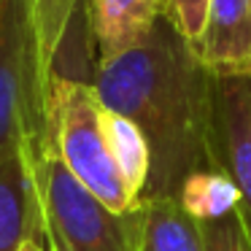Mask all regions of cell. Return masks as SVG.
Listing matches in <instances>:
<instances>
[{
  "mask_svg": "<svg viewBox=\"0 0 251 251\" xmlns=\"http://www.w3.org/2000/svg\"><path fill=\"white\" fill-rule=\"evenodd\" d=\"M92 87L146 138L151 168L141 202L176 197L192 173L211 168V71L165 14L138 46L98 62Z\"/></svg>",
  "mask_w": 251,
  "mask_h": 251,
  "instance_id": "cell-1",
  "label": "cell"
},
{
  "mask_svg": "<svg viewBox=\"0 0 251 251\" xmlns=\"http://www.w3.org/2000/svg\"><path fill=\"white\" fill-rule=\"evenodd\" d=\"M27 151V149H25ZM44 211L49 251H138L141 213H116L65 168L57 151L44 143L27 151Z\"/></svg>",
  "mask_w": 251,
  "mask_h": 251,
  "instance_id": "cell-2",
  "label": "cell"
},
{
  "mask_svg": "<svg viewBox=\"0 0 251 251\" xmlns=\"http://www.w3.org/2000/svg\"><path fill=\"white\" fill-rule=\"evenodd\" d=\"M65 168L111 211L130 213L138 200L116 170L105 135V105L87 81L51 78L46 98V135Z\"/></svg>",
  "mask_w": 251,
  "mask_h": 251,
  "instance_id": "cell-3",
  "label": "cell"
},
{
  "mask_svg": "<svg viewBox=\"0 0 251 251\" xmlns=\"http://www.w3.org/2000/svg\"><path fill=\"white\" fill-rule=\"evenodd\" d=\"M46 98L38 84L35 38L25 0H0V157L25 143L44 146Z\"/></svg>",
  "mask_w": 251,
  "mask_h": 251,
  "instance_id": "cell-4",
  "label": "cell"
},
{
  "mask_svg": "<svg viewBox=\"0 0 251 251\" xmlns=\"http://www.w3.org/2000/svg\"><path fill=\"white\" fill-rule=\"evenodd\" d=\"M211 168L238 186L251 211V73H211Z\"/></svg>",
  "mask_w": 251,
  "mask_h": 251,
  "instance_id": "cell-5",
  "label": "cell"
},
{
  "mask_svg": "<svg viewBox=\"0 0 251 251\" xmlns=\"http://www.w3.org/2000/svg\"><path fill=\"white\" fill-rule=\"evenodd\" d=\"M30 240L46 249L44 211L33 168L25 143H19L0 157V251H22Z\"/></svg>",
  "mask_w": 251,
  "mask_h": 251,
  "instance_id": "cell-6",
  "label": "cell"
},
{
  "mask_svg": "<svg viewBox=\"0 0 251 251\" xmlns=\"http://www.w3.org/2000/svg\"><path fill=\"white\" fill-rule=\"evenodd\" d=\"M81 11L98 62H108L151 33L165 14V0H81Z\"/></svg>",
  "mask_w": 251,
  "mask_h": 251,
  "instance_id": "cell-7",
  "label": "cell"
},
{
  "mask_svg": "<svg viewBox=\"0 0 251 251\" xmlns=\"http://www.w3.org/2000/svg\"><path fill=\"white\" fill-rule=\"evenodd\" d=\"M197 54L219 76L251 73V0H211Z\"/></svg>",
  "mask_w": 251,
  "mask_h": 251,
  "instance_id": "cell-8",
  "label": "cell"
},
{
  "mask_svg": "<svg viewBox=\"0 0 251 251\" xmlns=\"http://www.w3.org/2000/svg\"><path fill=\"white\" fill-rule=\"evenodd\" d=\"M138 213V251H205L202 224L195 222L176 197L143 200Z\"/></svg>",
  "mask_w": 251,
  "mask_h": 251,
  "instance_id": "cell-9",
  "label": "cell"
},
{
  "mask_svg": "<svg viewBox=\"0 0 251 251\" xmlns=\"http://www.w3.org/2000/svg\"><path fill=\"white\" fill-rule=\"evenodd\" d=\"M176 202L195 222L205 224V222H216V219H224L238 211L240 192L224 173L208 168V170H200V173H192L181 184Z\"/></svg>",
  "mask_w": 251,
  "mask_h": 251,
  "instance_id": "cell-10",
  "label": "cell"
},
{
  "mask_svg": "<svg viewBox=\"0 0 251 251\" xmlns=\"http://www.w3.org/2000/svg\"><path fill=\"white\" fill-rule=\"evenodd\" d=\"M105 135H108L111 157L116 162V170L125 178L127 189L141 205L143 189L149 181V168H151V157H149V146L143 132L132 125L130 119L114 114L105 108Z\"/></svg>",
  "mask_w": 251,
  "mask_h": 251,
  "instance_id": "cell-11",
  "label": "cell"
},
{
  "mask_svg": "<svg viewBox=\"0 0 251 251\" xmlns=\"http://www.w3.org/2000/svg\"><path fill=\"white\" fill-rule=\"evenodd\" d=\"M81 0H35L33 8V38H35V65H38V84L44 98H49L51 62L60 49V41L71 25Z\"/></svg>",
  "mask_w": 251,
  "mask_h": 251,
  "instance_id": "cell-12",
  "label": "cell"
},
{
  "mask_svg": "<svg viewBox=\"0 0 251 251\" xmlns=\"http://www.w3.org/2000/svg\"><path fill=\"white\" fill-rule=\"evenodd\" d=\"M208 6H211V0H165V17L189 41L195 51H200V44H202Z\"/></svg>",
  "mask_w": 251,
  "mask_h": 251,
  "instance_id": "cell-13",
  "label": "cell"
},
{
  "mask_svg": "<svg viewBox=\"0 0 251 251\" xmlns=\"http://www.w3.org/2000/svg\"><path fill=\"white\" fill-rule=\"evenodd\" d=\"M202 238H205V251H243V229H240L238 213L205 222Z\"/></svg>",
  "mask_w": 251,
  "mask_h": 251,
  "instance_id": "cell-14",
  "label": "cell"
},
{
  "mask_svg": "<svg viewBox=\"0 0 251 251\" xmlns=\"http://www.w3.org/2000/svg\"><path fill=\"white\" fill-rule=\"evenodd\" d=\"M22 251H46L44 246H38V243H33V240H30V243H25L22 246Z\"/></svg>",
  "mask_w": 251,
  "mask_h": 251,
  "instance_id": "cell-15",
  "label": "cell"
},
{
  "mask_svg": "<svg viewBox=\"0 0 251 251\" xmlns=\"http://www.w3.org/2000/svg\"><path fill=\"white\" fill-rule=\"evenodd\" d=\"M27 3V8H30V17H33V8H35V0H25Z\"/></svg>",
  "mask_w": 251,
  "mask_h": 251,
  "instance_id": "cell-16",
  "label": "cell"
}]
</instances>
